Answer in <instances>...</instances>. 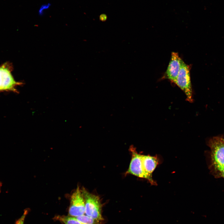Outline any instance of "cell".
<instances>
[{
	"label": "cell",
	"instance_id": "9c48e42d",
	"mask_svg": "<svg viewBox=\"0 0 224 224\" xmlns=\"http://www.w3.org/2000/svg\"><path fill=\"white\" fill-rule=\"evenodd\" d=\"M83 224H99L100 222L86 215H82L76 217Z\"/></svg>",
	"mask_w": 224,
	"mask_h": 224
},
{
	"label": "cell",
	"instance_id": "4fadbf2b",
	"mask_svg": "<svg viewBox=\"0 0 224 224\" xmlns=\"http://www.w3.org/2000/svg\"><path fill=\"white\" fill-rule=\"evenodd\" d=\"M221 173H222V174L224 175V169H223V170L222 171Z\"/></svg>",
	"mask_w": 224,
	"mask_h": 224
},
{
	"label": "cell",
	"instance_id": "ba28073f",
	"mask_svg": "<svg viewBox=\"0 0 224 224\" xmlns=\"http://www.w3.org/2000/svg\"><path fill=\"white\" fill-rule=\"evenodd\" d=\"M56 219L63 222L65 224H83L76 217L69 216H59Z\"/></svg>",
	"mask_w": 224,
	"mask_h": 224
},
{
	"label": "cell",
	"instance_id": "6da1fadb",
	"mask_svg": "<svg viewBox=\"0 0 224 224\" xmlns=\"http://www.w3.org/2000/svg\"><path fill=\"white\" fill-rule=\"evenodd\" d=\"M12 65L9 62H6L0 66V92H18L16 87L22 83L15 80L12 73Z\"/></svg>",
	"mask_w": 224,
	"mask_h": 224
},
{
	"label": "cell",
	"instance_id": "5bb4252c",
	"mask_svg": "<svg viewBox=\"0 0 224 224\" xmlns=\"http://www.w3.org/2000/svg\"><path fill=\"white\" fill-rule=\"evenodd\" d=\"M1 185H2V184H1V183L0 182V188L1 186Z\"/></svg>",
	"mask_w": 224,
	"mask_h": 224
},
{
	"label": "cell",
	"instance_id": "30bf717a",
	"mask_svg": "<svg viewBox=\"0 0 224 224\" xmlns=\"http://www.w3.org/2000/svg\"><path fill=\"white\" fill-rule=\"evenodd\" d=\"M50 6L51 4L49 3L42 5L40 7L38 11L39 15L40 16L43 15L44 14L45 11L48 9Z\"/></svg>",
	"mask_w": 224,
	"mask_h": 224
},
{
	"label": "cell",
	"instance_id": "7a4b0ae2",
	"mask_svg": "<svg viewBox=\"0 0 224 224\" xmlns=\"http://www.w3.org/2000/svg\"><path fill=\"white\" fill-rule=\"evenodd\" d=\"M82 191L85 201L86 215L99 221L102 220L101 204L99 197L84 189Z\"/></svg>",
	"mask_w": 224,
	"mask_h": 224
},
{
	"label": "cell",
	"instance_id": "7c38bea8",
	"mask_svg": "<svg viewBox=\"0 0 224 224\" xmlns=\"http://www.w3.org/2000/svg\"><path fill=\"white\" fill-rule=\"evenodd\" d=\"M107 15L104 14H101L99 16V19L100 20L102 21H105L107 19Z\"/></svg>",
	"mask_w": 224,
	"mask_h": 224
},
{
	"label": "cell",
	"instance_id": "8992f818",
	"mask_svg": "<svg viewBox=\"0 0 224 224\" xmlns=\"http://www.w3.org/2000/svg\"><path fill=\"white\" fill-rule=\"evenodd\" d=\"M181 59L178 53L172 52L171 58L163 78L175 84L180 68Z\"/></svg>",
	"mask_w": 224,
	"mask_h": 224
},
{
	"label": "cell",
	"instance_id": "5b68a950",
	"mask_svg": "<svg viewBox=\"0 0 224 224\" xmlns=\"http://www.w3.org/2000/svg\"><path fill=\"white\" fill-rule=\"evenodd\" d=\"M85 211L84 197L82 190L78 187L71 195L69 214L71 216L76 217L84 215Z\"/></svg>",
	"mask_w": 224,
	"mask_h": 224
},
{
	"label": "cell",
	"instance_id": "3957f363",
	"mask_svg": "<svg viewBox=\"0 0 224 224\" xmlns=\"http://www.w3.org/2000/svg\"><path fill=\"white\" fill-rule=\"evenodd\" d=\"M190 67L181 59L180 68L175 82L184 93L186 100L193 102L192 90L190 76Z\"/></svg>",
	"mask_w": 224,
	"mask_h": 224
},
{
	"label": "cell",
	"instance_id": "52a82bcc",
	"mask_svg": "<svg viewBox=\"0 0 224 224\" xmlns=\"http://www.w3.org/2000/svg\"><path fill=\"white\" fill-rule=\"evenodd\" d=\"M142 161L144 171L150 178L153 179L152 173L159 163L158 157L149 155H142Z\"/></svg>",
	"mask_w": 224,
	"mask_h": 224
},
{
	"label": "cell",
	"instance_id": "277c9868",
	"mask_svg": "<svg viewBox=\"0 0 224 224\" xmlns=\"http://www.w3.org/2000/svg\"><path fill=\"white\" fill-rule=\"evenodd\" d=\"M129 149L132 152V159L126 174L145 179L148 180L152 184H156V182L148 176L143 170L142 161V155L138 153L133 145L130 147Z\"/></svg>",
	"mask_w": 224,
	"mask_h": 224
},
{
	"label": "cell",
	"instance_id": "8fae6325",
	"mask_svg": "<svg viewBox=\"0 0 224 224\" xmlns=\"http://www.w3.org/2000/svg\"><path fill=\"white\" fill-rule=\"evenodd\" d=\"M28 212V211L27 210H25L22 215L19 219L16 221L15 224H24L25 219Z\"/></svg>",
	"mask_w": 224,
	"mask_h": 224
}]
</instances>
